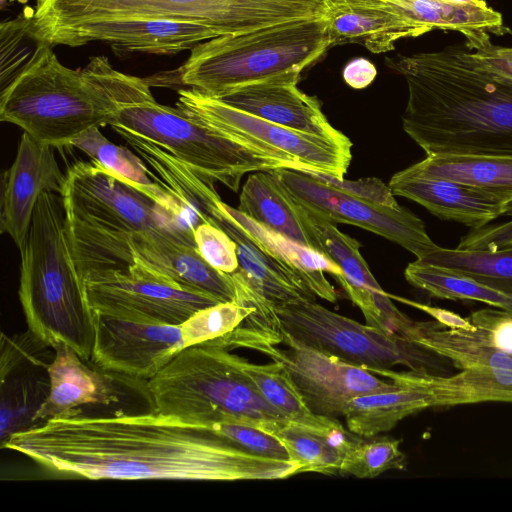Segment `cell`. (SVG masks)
<instances>
[{
  "instance_id": "cell-1",
  "label": "cell",
  "mask_w": 512,
  "mask_h": 512,
  "mask_svg": "<svg viewBox=\"0 0 512 512\" xmlns=\"http://www.w3.org/2000/svg\"><path fill=\"white\" fill-rule=\"evenodd\" d=\"M1 448L50 473L93 480H276L299 473L291 460L250 453L157 411L53 418L13 434Z\"/></svg>"
},
{
  "instance_id": "cell-2",
  "label": "cell",
  "mask_w": 512,
  "mask_h": 512,
  "mask_svg": "<svg viewBox=\"0 0 512 512\" xmlns=\"http://www.w3.org/2000/svg\"><path fill=\"white\" fill-rule=\"evenodd\" d=\"M386 63L407 83L402 126L426 155H512V82L476 67L458 45Z\"/></svg>"
},
{
  "instance_id": "cell-3",
  "label": "cell",
  "mask_w": 512,
  "mask_h": 512,
  "mask_svg": "<svg viewBox=\"0 0 512 512\" xmlns=\"http://www.w3.org/2000/svg\"><path fill=\"white\" fill-rule=\"evenodd\" d=\"M30 60L0 94V120L54 147L92 127L109 125L122 106L155 99L144 79L122 73L105 56L81 70L64 66L38 40Z\"/></svg>"
},
{
  "instance_id": "cell-4",
  "label": "cell",
  "mask_w": 512,
  "mask_h": 512,
  "mask_svg": "<svg viewBox=\"0 0 512 512\" xmlns=\"http://www.w3.org/2000/svg\"><path fill=\"white\" fill-rule=\"evenodd\" d=\"M19 251L18 294L28 329L50 346L64 343L90 360L93 315L72 254L60 194L40 195Z\"/></svg>"
},
{
  "instance_id": "cell-5",
  "label": "cell",
  "mask_w": 512,
  "mask_h": 512,
  "mask_svg": "<svg viewBox=\"0 0 512 512\" xmlns=\"http://www.w3.org/2000/svg\"><path fill=\"white\" fill-rule=\"evenodd\" d=\"M329 48L324 16L281 23L198 43L179 68V77L212 98L259 83L297 84L301 72Z\"/></svg>"
},
{
  "instance_id": "cell-6",
  "label": "cell",
  "mask_w": 512,
  "mask_h": 512,
  "mask_svg": "<svg viewBox=\"0 0 512 512\" xmlns=\"http://www.w3.org/2000/svg\"><path fill=\"white\" fill-rule=\"evenodd\" d=\"M148 387L158 413L191 425L237 419L268 431L289 421L263 398L236 354L212 342L180 351Z\"/></svg>"
},
{
  "instance_id": "cell-7",
  "label": "cell",
  "mask_w": 512,
  "mask_h": 512,
  "mask_svg": "<svg viewBox=\"0 0 512 512\" xmlns=\"http://www.w3.org/2000/svg\"><path fill=\"white\" fill-rule=\"evenodd\" d=\"M326 0H36L32 34L104 20H166L207 26L220 35L321 18Z\"/></svg>"
},
{
  "instance_id": "cell-8",
  "label": "cell",
  "mask_w": 512,
  "mask_h": 512,
  "mask_svg": "<svg viewBox=\"0 0 512 512\" xmlns=\"http://www.w3.org/2000/svg\"><path fill=\"white\" fill-rule=\"evenodd\" d=\"M109 125L154 142L203 180L221 183L234 192L248 172L283 167L314 171L286 153L225 134L155 99L122 106Z\"/></svg>"
},
{
  "instance_id": "cell-9",
  "label": "cell",
  "mask_w": 512,
  "mask_h": 512,
  "mask_svg": "<svg viewBox=\"0 0 512 512\" xmlns=\"http://www.w3.org/2000/svg\"><path fill=\"white\" fill-rule=\"evenodd\" d=\"M67 231L79 273L138 263L221 302L236 301L231 274L212 267L193 245L154 232L107 231L68 217Z\"/></svg>"
},
{
  "instance_id": "cell-10",
  "label": "cell",
  "mask_w": 512,
  "mask_h": 512,
  "mask_svg": "<svg viewBox=\"0 0 512 512\" xmlns=\"http://www.w3.org/2000/svg\"><path fill=\"white\" fill-rule=\"evenodd\" d=\"M61 196L67 217L83 224L114 232L159 233L196 247L194 217L160 204L92 159L68 167Z\"/></svg>"
},
{
  "instance_id": "cell-11",
  "label": "cell",
  "mask_w": 512,
  "mask_h": 512,
  "mask_svg": "<svg viewBox=\"0 0 512 512\" xmlns=\"http://www.w3.org/2000/svg\"><path fill=\"white\" fill-rule=\"evenodd\" d=\"M276 311L289 335L367 370L402 365L413 371L452 374L453 365L445 357L401 335L338 314L314 299H299L277 306Z\"/></svg>"
},
{
  "instance_id": "cell-12",
  "label": "cell",
  "mask_w": 512,
  "mask_h": 512,
  "mask_svg": "<svg viewBox=\"0 0 512 512\" xmlns=\"http://www.w3.org/2000/svg\"><path fill=\"white\" fill-rule=\"evenodd\" d=\"M79 274L91 311L128 320L182 324L221 302L138 263Z\"/></svg>"
},
{
  "instance_id": "cell-13",
  "label": "cell",
  "mask_w": 512,
  "mask_h": 512,
  "mask_svg": "<svg viewBox=\"0 0 512 512\" xmlns=\"http://www.w3.org/2000/svg\"><path fill=\"white\" fill-rule=\"evenodd\" d=\"M53 348L50 393L35 416V426L87 408H106L109 414L156 411L147 380L103 369L64 343Z\"/></svg>"
},
{
  "instance_id": "cell-14",
  "label": "cell",
  "mask_w": 512,
  "mask_h": 512,
  "mask_svg": "<svg viewBox=\"0 0 512 512\" xmlns=\"http://www.w3.org/2000/svg\"><path fill=\"white\" fill-rule=\"evenodd\" d=\"M290 194L309 212L333 224L355 225L378 234L422 258L438 245L425 224L408 209L370 202L318 180L310 171L271 170Z\"/></svg>"
},
{
  "instance_id": "cell-15",
  "label": "cell",
  "mask_w": 512,
  "mask_h": 512,
  "mask_svg": "<svg viewBox=\"0 0 512 512\" xmlns=\"http://www.w3.org/2000/svg\"><path fill=\"white\" fill-rule=\"evenodd\" d=\"M287 349L262 343L250 349L278 361L290 373L309 408L318 415L343 416L355 397L386 392L400 386L367 369L305 344L285 332Z\"/></svg>"
},
{
  "instance_id": "cell-16",
  "label": "cell",
  "mask_w": 512,
  "mask_h": 512,
  "mask_svg": "<svg viewBox=\"0 0 512 512\" xmlns=\"http://www.w3.org/2000/svg\"><path fill=\"white\" fill-rule=\"evenodd\" d=\"M176 107L225 134L286 153L315 172L344 179L351 149L263 120L193 89H179Z\"/></svg>"
},
{
  "instance_id": "cell-17",
  "label": "cell",
  "mask_w": 512,
  "mask_h": 512,
  "mask_svg": "<svg viewBox=\"0 0 512 512\" xmlns=\"http://www.w3.org/2000/svg\"><path fill=\"white\" fill-rule=\"evenodd\" d=\"M91 361L127 376L149 380L187 347L182 324L128 320L93 312Z\"/></svg>"
},
{
  "instance_id": "cell-18",
  "label": "cell",
  "mask_w": 512,
  "mask_h": 512,
  "mask_svg": "<svg viewBox=\"0 0 512 512\" xmlns=\"http://www.w3.org/2000/svg\"><path fill=\"white\" fill-rule=\"evenodd\" d=\"M32 35L52 47H78L90 42H103L117 55L135 52L175 55L219 36L201 24L166 20L91 21L59 26Z\"/></svg>"
},
{
  "instance_id": "cell-19",
  "label": "cell",
  "mask_w": 512,
  "mask_h": 512,
  "mask_svg": "<svg viewBox=\"0 0 512 512\" xmlns=\"http://www.w3.org/2000/svg\"><path fill=\"white\" fill-rule=\"evenodd\" d=\"M52 145L23 132L15 159L1 176L0 231L20 250L29 232L36 203L44 191L61 195L65 183Z\"/></svg>"
},
{
  "instance_id": "cell-20",
  "label": "cell",
  "mask_w": 512,
  "mask_h": 512,
  "mask_svg": "<svg viewBox=\"0 0 512 512\" xmlns=\"http://www.w3.org/2000/svg\"><path fill=\"white\" fill-rule=\"evenodd\" d=\"M306 212L318 251L341 268L343 276L338 282L359 307L366 324L399 335L412 319L393 304L390 295L378 284L360 253V243L338 230L335 224Z\"/></svg>"
},
{
  "instance_id": "cell-21",
  "label": "cell",
  "mask_w": 512,
  "mask_h": 512,
  "mask_svg": "<svg viewBox=\"0 0 512 512\" xmlns=\"http://www.w3.org/2000/svg\"><path fill=\"white\" fill-rule=\"evenodd\" d=\"M215 99L274 124L321 137L344 148L352 147L350 139L329 123L318 98L305 94L297 84L259 83Z\"/></svg>"
},
{
  "instance_id": "cell-22",
  "label": "cell",
  "mask_w": 512,
  "mask_h": 512,
  "mask_svg": "<svg viewBox=\"0 0 512 512\" xmlns=\"http://www.w3.org/2000/svg\"><path fill=\"white\" fill-rule=\"evenodd\" d=\"M388 186L395 196L412 200L435 216L471 229L488 225L512 207L485 192L443 178L423 176L405 168Z\"/></svg>"
},
{
  "instance_id": "cell-23",
  "label": "cell",
  "mask_w": 512,
  "mask_h": 512,
  "mask_svg": "<svg viewBox=\"0 0 512 512\" xmlns=\"http://www.w3.org/2000/svg\"><path fill=\"white\" fill-rule=\"evenodd\" d=\"M324 18L331 47L357 43L373 53L391 51L402 38L430 32L383 0H326Z\"/></svg>"
},
{
  "instance_id": "cell-24",
  "label": "cell",
  "mask_w": 512,
  "mask_h": 512,
  "mask_svg": "<svg viewBox=\"0 0 512 512\" xmlns=\"http://www.w3.org/2000/svg\"><path fill=\"white\" fill-rule=\"evenodd\" d=\"M403 387L425 391L431 408L483 402H512V370L463 369L456 374L438 375L413 370L370 369Z\"/></svg>"
},
{
  "instance_id": "cell-25",
  "label": "cell",
  "mask_w": 512,
  "mask_h": 512,
  "mask_svg": "<svg viewBox=\"0 0 512 512\" xmlns=\"http://www.w3.org/2000/svg\"><path fill=\"white\" fill-rule=\"evenodd\" d=\"M55 349L0 364L1 446L13 435L35 426V416L50 393L49 366Z\"/></svg>"
},
{
  "instance_id": "cell-26",
  "label": "cell",
  "mask_w": 512,
  "mask_h": 512,
  "mask_svg": "<svg viewBox=\"0 0 512 512\" xmlns=\"http://www.w3.org/2000/svg\"><path fill=\"white\" fill-rule=\"evenodd\" d=\"M237 209L260 225L318 251L305 208L271 170L248 176Z\"/></svg>"
},
{
  "instance_id": "cell-27",
  "label": "cell",
  "mask_w": 512,
  "mask_h": 512,
  "mask_svg": "<svg viewBox=\"0 0 512 512\" xmlns=\"http://www.w3.org/2000/svg\"><path fill=\"white\" fill-rule=\"evenodd\" d=\"M225 208L261 250L302 280L314 296L332 303L337 301V292L324 275V272H327L337 281L343 276L341 268L334 261L314 249L260 225L237 208L226 203Z\"/></svg>"
},
{
  "instance_id": "cell-28",
  "label": "cell",
  "mask_w": 512,
  "mask_h": 512,
  "mask_svg": "<svg viewBox=\"0 0 512 512\" xmlns=\"http://www.w3.org/2000/svg\"><path fill=\"white\" fill-rule=\"evenodd\" d=\"M408 169L423 176L467 185L512 207V155H426Z\"/></svg>"
},
{
  "instance_id": "cell-29",
  "label": "cell",
  "mask_w": 512,
  "mask_h": 512,
  "mask_svg": "<svg viewBox=\"0 0 512 512\" xmlns=\"http://www.w3.org/2000/svg\"><path fill=\"white\" fill-rule=\"evenodd\" d=\"M412 23L429 31L441 29L462 33L504 35L511 33L502 15L484 0H383Z\"/></svg>"
},
{
  "instance_id": "cell-30",
  "label": "cell",
  "mask_w": 512,
  "mask_h": 512,
  "mask_svg": "<svg viewBox=\"0 0 512 512\" xmlns=\"http://www.w3.org/2000/svg\"><path fill=\"white\" fill-rule=\"evenodd\" d=\"M431 408L428 393L413 387L362 395L350 400L343 412L349 431L371 438L394 428L402 419Z\"/></svg>"
},
{
  "instance_id": "cell-31",
  "label": "cell",
  "mask_w": 512,
  "mask_h": 512,
  "mask_svg": "<svg viewBox=\"0 0 512 512\" xmlns=\"http://www.w3.org/2000/svg\"><path fill=\"white\" fill-rule=\"evenodd\" d=\"M241 370L252 380L267 403L290 422L308 429L329 432L342 426L336 417L314 413L278 361L256 364L236 355Z\"/></svg>"
},
{
  "instance_id": "cell-32",
  "label": "cell",
  "mask_w": 512,
  "mask_h": 512,
  "mask_svg": "<svg viewBox=\"0 0 512 512\" xmlns=\"http://www.w3.org/2000/svg\"><path fill=\"white\" fill-rule=\"evenodd\" d=\"M268 433L275 436L285 447L289 460L299 466V473H339L343 458L357 439L343 426L320 432L284 421L276 424Z\"/></svg>"
},
{
  "instance_id": "cell-33",
  "label": "cell",
  "mask_w": 512,
  "mask_h": 512,
  "mask_svg": "<svg viewBox=\"0 0 512 512\" xmlns=\"http://www.w3.org/2000/svg\"><path fill=\"white\" fill-rule=\"evenodd\" d=\"M69 145L76 147L107 169L131 181L160 204L181 214L192 216V211L171 191L157 181L140 156L130 149L110 142L99 130L92 127L73 138Z\"/></svg>"
},
{
  "instance_id": "cell-34",
  "label": "cell",
  "mask_w": 512,
  "mask_h": 512,
  "mask_svg": "<svg viewBox=\"0 0 512 512\" xmlns=\"http://www.w3.org/2000/svg\"><path fill=\"white\" fill-rule=\"evenodd\" d=\"M418 259L468 276L512 297V246L496 250H470L457 247L451 249L438 246Z\"/></svg>"
},
{
  "instance_id": "cell-35",
  "label": "cell",
  "mask_w": 512,
  "mask_h": 512,
  "mask_svg": "<svg viewBox=\"0 0 512 512\" xmlns=\"http://www.w3.org/2000/svg\"><path fill=\"white\" fill-rule=\"evenodd\" d=\"M409 284L432 297L447 300L477 301L512 311V297L491 289L476 280L419 259L404 270Z\"/></svg>"
},
{
  "instance_id": "cell-36",
  "label": "cell",
  "mask_w": 512,
  "mask_h": 512,
  "mask_svg": "<svg viewBox=\"0 0 512 512\" xmlns=\"http://www.w3.org/2000/svg\"><path fill=\"white\" fill-rule=\"evenodd\" d=\"M357 438L347 450L339 473L357 478H375L388 470L406 467V455L400 449L401 441L389 436Z\"/></svg>"
},
{
  "instance_id": "cell-37",
  "label": "cell",
  "mask_w": 512,
  "mask_h": 512,
  "mask_svg": "<svg viewBox=\"0 0 512 512\" xmlns=\"http://www.w3.org/2000/svg\"><path fill=\"white\" fill-rule=\"evenodd\" d=\"M37 41L30 33L27 13L0 24L1 89L27 64L37 48Z\"/></svg>"
},
{
  "instance_id": "cell-38",
  "label": "cell",
  "mask_w": 512,
  "mask_h": 512,
  "mask_svg": "<svg viewBox=\"0 0 512 512\" xmlns=\"http://www.w3.org/2000/svg\"><path fill=\"white\" fill-rule=\"evenodd\" d=\"M205 428L250 453L281 460H289L282 443L272 434L247 421L231 419L211 423Z\"/></svg>"
},
{
  "instance_id": "cell-39",
  "label": "cell",
  "mask_w": 512,
  "mask_h": 512,
  "mask_svg": "<svg viewBox=\"0 0 512 512\" xmlns=\"http://www.w3.org/2000/svg\"><path fill=\"white\" fill-rule=\"evenodd\" d=\"M194 239L202 258L215 269L231 274L239 268L237 245L222 229L199 222L194 227Z\"/></svg>"
},
{
  "instance_id": "cell-40",
  "label": "cell",
  "mask_w": 512,
  "mask_h": 512,
  "mask_svg": "<svg viewBox=\"0 0 512 512\" xmlns=\"http://www.w3.org/2000/svg\"><path fill=\"white\" fill-rule=\"evenodd\" d=\"M466 56L483 71L512 82V47H501L490 41L489 33L466 36Z\"/></svg>"
},
{
  "instance_id": "cell-41",
  "label": "cell",
  "mask_w": 512,
  "mask_h": 512,
  "mask_svg": "<svg viewBox=\"0 0 512 512\" xmlns=\"http://www.w3.org/2000/svg\"><path fill=\"white\" fill-rule=\"evenodd\" d=\"M310 173L318 180L349 195L385 206L396 207L399 205L390 187L380 179L364 178L347 181L321 172L310 171Z\"/></svg>"
},
{
  "instance_id": "cell-42",
  "label": "cell",
  "mask_w": 512,
  "mask_h": 512,
  "mask_svg": "<svg viewBox=\"0 0 512 512\" xmlns=\"http://www.w3.org/2000/svg\"><path fill=\"white\" fill-rule=\"evenodd\" d=\"M512 246V220L471 229L461 237L457 248L470 250H496Z\"/></svg>"
},
{
  "instance_id": "cell-43",
  "label": "cell",
  "mask_w": 512,
  "mask_h": 512,
  "mask_svg": "<svg viewBox=\"0 0 512 512\" xmlns=\"http://www.w3.org/2000/svg\"><path fill=\"white\" fill-rule=\"evenodd\" d=\"M391 299L401 302L405 305L416 308L429 315L433 320L441 325L451 329H461L466 331H476V327L471 323L468 318H464L459 314L429 304L421 303L415 300L407 299L401 296L389 294Z\"/></svg>"
},
{
  "instance_id": "cell-44",
  "label": "cell",
  "mask_w": 512,
  "mask_h": 512,
  "mask_svg": "<svg viewBox=\"0 0 512 512\" xmlns=\"http://www.w3.org/2000/svg\"><path fill=\"white\" fill-rule=\"evenodd\" d=\"M377 70L372 62L359 57L351 60L343 70L345 82L354 89H363L375 79Z\"/></svg>"
}]
</instances>
